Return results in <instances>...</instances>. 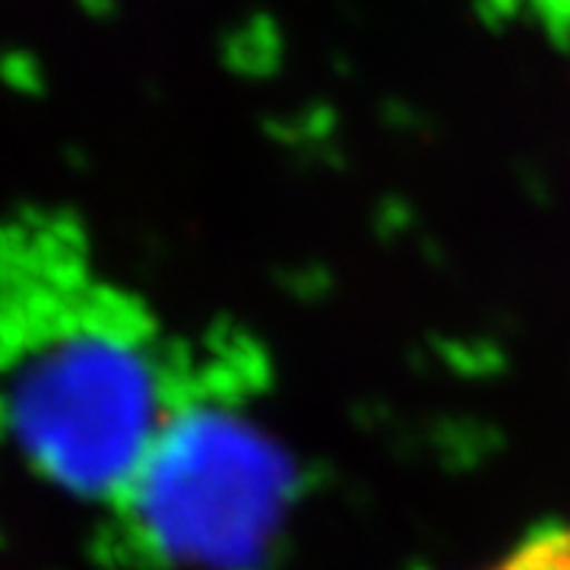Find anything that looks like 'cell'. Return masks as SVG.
Returning a JSON list of instances; mask_svg holds the SVG:
<instances>
[{"mask_svg": "<svg viewBox=\"0 0 570 570\" xmlns=\"http://www.w3.org/2000/svg\"><path fill=\"white\" fill-rule=\"evenodd\" d=\"M187 358L140 298L92 269L73 232L0 228V431L51 489L108 508Z\"/></svg>", "mask_w": 570, "mask_h": 570, "instance_id": "obj_1", "label": "cell"}, {"mask_svg": "<svg viewBox=\"0 0 570 570\" xmlns=\"http://www.w3.org/2000/svg\"><path fill=\"white\" fill-rule=\"evenodd\" d=\"M250 343L190 348L171 409L108 504L111 546L140 570H266L302 494L292 453L254 412Z\"/></svg>", "mask_w": 570, "mask_h": 570, "instance_id": "obj_2", "label": "cell"}, {"mask_svg": "<svg viewBox=\"0 0 570 570\" xmlns=\"http://www.w3.org/2000/svg\"><path fill=\"white\" fill-rule=\"evenodd\" d=\"M489 570H570V523L535 530Z\"/></svg>", "mask_w": 570, "mask_h": 570, "instance_id": "obj_3", "label": "cell"}, {"mask_svg": "<svg viewBox=\"0 0 570 570\" xmlns=\"http://www.w3.org/2000/svg\"><path fill=\"white\" fill-rule=\"evenodd\" d=\"M568 20H570V0H568Z\"/></svg>", "mask_w": 570, "mask_h": 570, "instance_id": "obj_4", "label": "cell"}]
</instances>
